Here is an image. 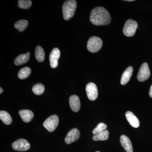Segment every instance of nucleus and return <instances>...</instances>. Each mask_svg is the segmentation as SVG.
Here are the masks:
<instances>
[{"instance_id":"obj_1","label":"nucleus","mask_w":152,"mask_h":152,"mask_svg":"<svg viewBox=\"0 0 152 152\" xmlns=\"http://www.w3.org/2000/svg\"><path fill=\"white\" fill-rule=\"evenodd\" d=\"M90 20L96 26H104L110 23L111 18L108 11L104 8L97 7L91 12Z\"/></svg>"},{"instance_id":"obj_2","label":"nucleus","mask_w":152,"mask_h":152,"mask_svg":"<svg viewBox=\"0 0 152 152\" xmlns=\"http://www.w3.org/2000/svg\"><path fill=\"white\" fill-rule=\"evenodd\" d=\"M77 6V1L75 0H69L64 3L62 10L64 20H68L74 16Z\"/></svg>"},{"instance_id":"obj_3","label":"nucleus","mask_w":152,"mask_h":152,"mask_svg":"<svg viewBox=\"0 0 152 152\" xmlns=\"http://www.w3.org/2000/svg\"><path fill=\"white\" fill-rule=\"evenodd\" d=\"M103 42L99 37H93L89 39L87 48L89 51L92 53L99 51L102 46Z\"/></svg>"},{"instance_id":"obj_4","label":"nucleus","mask_w":152,"mask_h":152,"mask_svg":"<svg viewBox=\"0 0 152 152\" xmlns=\"http://www.w3.org/2000/svg\"><path fill=\"white\" fill-rule=\"evenodd\" d=\"M138 27L137 23L134 20H128L125 23L123 33L127 37H132L135 34L136 30Z\"/></svg>"},{"instance_id":"obj_5","label":"nucleus","mask_w":152,"mask_h":152,"mask_svg":"<svg viewBox=\"0 0 152 152\" xmlns=\"http://www.w3.org/2000/svg\"><path fill=\"white\" fill-rule=\"evenodd\" d=\"M58 124V117L56 115H53L45 121L43 126L49 132H53L56 129Z\"/></svg>"},{"instance_id":"obj_6","label":"nucleus","mask_w":152,"mask_h":152,"mask_svg":"<svg viewBox=\"0 0 152 152\" xmlns=\"http://www.w3.org/2000/svg\"><path fill=\"white\" fill-rule=\"evenodd\" d=\"M14 150L18 151H26L30 148L31 145L29 142L23 139H20L12 144Z\"/></svg>"},{"instance_id":"obj_7","label":"nucleus","mask_w":152,"mask_h":152,"mask_svg":"<svg viewBox=\"0 0 152 152\" xmlns=\"http://www.w3.org/2000/svg\"><path fill=\"white\" fill-rule=\"evenodd\" d=\"M151 72L148 63H144L141 66L138 73L137 78L140 82H144L149 78Z\"/></svg>"},{"instance_id":"obj_8","label":"nucleus","mask_w":152,"mask_h":152,"mask_svg":"<svg viewBox=\"0 0 152 152\" xmlns=\"http://www.w3.org/2000/svg\"><path fill=\"white\" fill-rule=\"evenodd\" d=\"M86 92L88 97L91 101H94L97 98V87L94 83H90L86 86Z\"/></svg>"},{"instance_id":"obj_9","label":"nucleus","mask_w":152,"mask_h":152,"mask_svg":"<svg viewBox=\"0 0 152 152\" xmlns=\"http://www.w3.org/2000/svg\"><path fill=\"white\" fill-rule=\"evenodd\" d=\"M80 135V132L78 129L74 128L68 133L65 139V142L67 144L72 143L78 140Z\"/></svg>"},{"instance_id":"obj_10","label":"nucleus","mask_w":152,"mask_h":152,"mask_svg":"<svg viewBox=\"0 0 152 152\" xmlns=\"http://www.w3.org/2000/svg\"><path fill=\"white\" fill-rule=\"evenodd\" d=\"M60 51L57 48L53 49L50 55V65L53 68H56L58 66V60L60 57Z\"/></svg>"},{"instance_id":"obj_11","label":"nucleus","mask_w":152,"mask_h":152,"mask_svg":"<svg viewBox=\"0 0 152 152\" xmlns=\"http://www.w3.org/2000/svg\"><path fill=\"white\" fill-rule=\"evenodd\" d=\"M70 106L72 110L77 112L80 108V101L79 97L77 95H72L69 100Z\"/></svg>"},{"instance_id":"obj_12","label":"nucleus","mask_w":152,"mask_h":152,"mask_svg":"<svg viewBox=\"0 0 152 152\" xmlns=\"http://www.w3.org/2000/svg\"><path fill=\"white\" fill-rule=\"evenodd\" d=\"M122 146L127 152H133V146L130 139L127 136L123 135L120 137Z\"/></svg>"},{"instance_id":"obj_13","label":"nucleus","mask_w":152,"mask_h":152,"mask_svg":"<svg viewBox=\"0 0 152 152\" xmlns=\"http://www.w3.org/2000/svg\"><path fill=\"white\" fill-rule=\"evenodd\" d=\"M126 117L128 122L133 127L135 128L139 127L140 125L139 120L132 112H127L126 113Z\"/></svg>"},{"instance_id":"obj_14","label":"nucleus","mask_w":152,"mask_h":152,"mask_svg":"<svg viewBox=\"0 0 152 152\" xmlns=\"http://www.w3.org/2000/svg\"><path fill=\"white\" fill-rule=\"evenodd\" d=\"M19 114L22 119L25 123L29 122L34 117V113L30 110H20L19 112Z\"/></svg>"},{"instance_id":"obj_15","label":"nucleus","mask_w":152,"mask_h":152,"mask_svg":"<svg viewBox=\"0 0 152 152\" xmlns=\"http://www.w3.org/2000/svg\"><path fill=\"white\" fill-rule=\"evenodd\" d=\"M133 71V68L132 66H129L126 69V70L123 73L121 78V84L125 85L130 80L132 75Z\"/></svg>"},{"instance_id":"obj_16","label":"nucleus","mask_w":152,"mask_h":152,"mask_svg":"<svg viewBox=\"0 0 152 152\" xmlns=\"http://www.w3.org/2000/svg\"><path fill=\"white\" fill-rule=\"evenodd\" d=\"M30 53L28 52L25 54L19 55L16 58L14 61V64L15 65L20 66L27 62L29 59Z\"/></svg>"},{"instance_id":"obj_17","label":"nucleus","mask_w":152,"mask_h":152,"mask_svg":"<svg viewBox=\"0 0 152 152\" xmlns=\"http://www.w3.org/2000/svg\"><path fill=\"white\" fill-rule=\"evenodd\" d=\"M35 55L36 59L39 62H42L45 60V53L43 49L40 46H38L35 49Z\"/></svg>"},{"instance_id":"obj_18","label":"nucleus","mask_w":152,"mask_h":152,"mask_svg":"<svg viewBox=\"0 0 152 152\" xmlns=\"http://www.w3.org/2000/svg\"><path fill=\"white\" fill-rule=\"evenodd\" d=\"M0 119L6 125H10L12 123V118L10 115L5 111H0Z\"/></svg>"},{"instance_id":"obj_19","label":"nucleus","mask_w":152,"mask_h":152,"mask_svg":"<svg viewBox=\"0 0 152 152\" xmlns=\"http://www.w3.org/2000/svg\"><path fill=\"white\" fill-rule=\"evenodd\" d=\"M109 131L106 130L102 132L94 135L93 137V140L96 141H104L107 140L109 138Z\"/></svg>"},{"instance_id":"obj_20","label":"nucleus","mask_w":152,"mask_h":152,"mask_svg":"<svg viewBox=\"0 0 152 152\" xmlns=\"http://www.w3.org/2000/svg\"><path fill=\"white\" fill-rule=\"evenodd\" d=\"M28 25V22L25 20H20L15 23L14 27L20 32H22L26 29Z\"/></svg>"},{"instance_id":"obj_21","label":"nucleus","mask_w":152,"mask_h":152,"mask_svg":"<svg viewBox=\"0 0 152 152\" xmlns=\"http://www.w3.org/2000/svg\"><path fill=\"white\" fill-rule=\"evenodd\" d=\"M31 68L28 67H25L22 68L19 71L18 74V77L21 80H24L28 78L31 73Z\"/></svg>"},{"instance_id":"obj_22","label":"nucleus","mask_w":152,"mask_h":152,"mask_svg":"<svg viewBox=\"0 0 152 152\" xmlns=\"http://www.w3.org/2000/svg\"><path fill=\"white\" fill-rule=\"evenodd\" d=\"M45 89V86L43 85L41 83H38L35 85L32 88L33 92L35 94L37 95H40L43 94Z\"/></svg>"},{"instance_id":"obj_23","label":"nucleus","mask_w":152,"mask_h":152,"mask_svg":"<svg viewBox=\"0 0 152 152\" xmlns=\"http://www.w3.org/2000/svg\"><path fill=\"white\" fill-rule=\"evenodd\" d=\"M107 126L103 123H101L97 126L93 130L92 132L94 135H96L99 133L102 132L106 130Z\"/></svg>"},{"instance_id":"obj_24","label":"nucleus","mask_w":152,"mask_h":152,"mask_svg":"<svg viewBox=\"0 0 152 152\" xmlns=\"http://www.w3.org/2000/svg\"><path fill=\"white\" fill-rule=\"evenodd\" d=\"M32 5V1L30 0H20L18 1V7L20 8L28 9Z\"/></svg>"},{"instance_id":"obj_25","label":"nucleus","mask_w":152,"mask_h":152,"mask_svg":"<svg viewBox=\"0 0 152 152\" xmlns=\"http://www.w3.org/2000/svg\"><path fill=\"white\" fill-rule=\"evenodd\" d=\"M149 96L151 98H152V85L150 89Z\"/></svg>"},{"instance_id":"obj_26","label":"nucleus","mask_w":152,"mask_h":152,"mask_svg":"<svg viewBox=\"0 0 152 152\" xmlns=\"http://www.w3.org/2000/svg\"><path fill=\"white\" fill-rule=\"evenodd\" d=\"M3 92V89L1 87L0 88V94H1Z\"/></svg>"},{"instance_id":"obj_27","label":"nucleus","mask_w":152,"mask_h":152,"mask_svg":"<svg viewBox=\"0 0 152 152\" xmlns=\"http://www.w3.org/2000/svg\"><path fill=\"white\" fill-rule=\"evenodd\" d=\"M134 1V0H129H129H127V1Z\"/></svg>"},{"instance_id":"obj_28","label":"nucleus","mask_w":152,"mask_h":152,"mask_svg":"<svg viewBox=\"0 0 152 152\" xmlns=\"http://www.w3.org/2000/svg\"><path fill=\"white\" fill-rule=\"evenodd\" d=\"M96 152H99V151H96Z\"/></svg>"}]
</instances>
